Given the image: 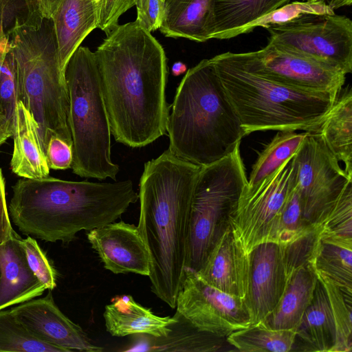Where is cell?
Returning a JSON list of instances; mask_svg holds the SVG:
<instances>
[{"label":"cell","instance_id":"obj_1","mask_svg":"<svg viewBox=\"0 0 352 352\" xmlns=\"http://www.w3.org/2000/svg\"><path fill=\"white\" fill-rule=\"evenodd\" d=\"M94 54L115 140L140 148L163 136L168 69L160 43L135 21L116 25Z\"/></svg>","mask_w":352,"mask_h":352},{"label":"cell","instance_id":"obj_2","mask_svg":"<svg viewBox=\"0 0 352 352\" xmlns=\"http://www.w3.org/2000/svg\"><path fill=\"white\" fill-rule=\"evenodd\" d=\"M201 166L168 148L146 162L139 183L138 227L147 246L151 292L175 308L186 268L190 213Z\"/></svg>","mask_w":352,"mask_h":352},{"label":"cell","instance_id":"obj_3","mask_svg":"<svg viewBox=\"0 0 352 352\" xmlns=\"http://www.w3.org/2000/svg\"><path fill=\"white\" fill-rule=\"evenodd\" d=\"M8 212L26 236L67 244L82 230L116 221L138 199L130 179L74 182L23 178L12 186Z\"/></svg>","mask_w":352,"mask_h":352},{"label":"cell","instance_id":"obj_4","mask_svg":"<svg viewBox=\"0 0 352 352\" xmlns=\"http://www.w3.org/2000/svg\"><path fill=\"white\" fill-rule=\"evenodd\" d=\"M7 31L16 71L18 98L36 122L45 151L52 136L72 146L69 100L59 60L52 19L43 16L34 0L14 17Z\"/></svg>","mask_w":352,"mask_h":352},{"label":"cell","instance_id":"obj_5","mask_svg":"<svg viewBox=\"0 0 352 352\" xmlns=\"http://www.w3.org/2000/svg\"><path fill=\"white\" fill-rule=\"evenodd\" d=\"M166 132L177 157L204 166L231 153L244 137L210 59L189 69L177 88Z\"/></svg>","mask_w":352,"mask_h":352},{"label":"cell","instance_id":"obj_6","mask_svg":"<svg viewBox=\"0 0 352 352\" xmlns=\"http://www.w3.org/2000/svg\"><path fill=\"white\" fill-rule=\"evenodd\" d=\"M244 136L256 131L318 132L338 96L295 89L241 63L232 52L210 58Z\"/></svg>","mask_w":352,"mask_h":352},{"label":"cell","instance_id":"obj_7","mask_svg":"<svg viewBox=\"0 0 352 352\" xmlns=\"http://www.w3.org/2000/svg\"><path fill=\"white\" fill-rule=\"evenodd\" d=\"M73 173L84 178L116 181L119 166L111 154V127L94 52L79 46L65 68Z\"/></svg>","mask_w":352,"mask_h":352},{"label":"cell","instance_id":"obj_8","mask_svg":"<svg viewBox=\"0 0 352 352\" xmlns=\"http://www.w3.org/2000/svg\"><path fill=\"white\" fill-rule=\"evenodd\" d=\"M248 177L240 144L229 155L201 166L190 213L186 268L198 272L230 226Z\"/></svg>","mask_w":352,"mask_h":352},{"label":"cell","instance_id":"obj_9","mask_svg":"<svg viewBox=\"0 0 352 352\" xmlns=\"http://www.w3.org/2000/svg\"><path fill=\"white\" fill-rule=\"evenodd\" d=\"M268 43L346 74L352 72V21L344 15L309 14L269 25Z\"/></svg>","mask_w":352,"mask_h":352},{"label":"cell","instance_id":"obj_10","mask_svg":"<svg viewBox=\"0 0 352 352\" xmlns=\"http://www.w3.org/2000/svg\"><path fill=\"white\" fill-rule=\"evenodd\" d=\"M294 155L277 170L252 189L241 193L230 219L234 239L250 254L259 243L269 241L278 217L295 187Z\"/></svg>","mask_w":352,"mask_h":352},{"label":"cell","instance_id":"obj_11","mask_svg":"<svg viewBox=\"0 0 352 352\" xmlns=\"http://www.w3.org/2000/svg\"><path fill=\"white\" fill-rule=\"evenodd\" d=\"M295 188L304 218L320 224L346 185L352 182L318 132H308L294 155Z\"/></svg>","mask_w":352,"mask_h":352},{"label":"cell","instance_id":"obj_12","mask_svg":"<svg viewBox=\"0 0 352 352\" xmlns=\"http://www.w3.org/2000/svg\"><path fill=\"white\" fill-rule=\"evenodd\" d=\"M176 312L197 329L219 337L251 324L244 298L226 294L186 268L176 298Z\"/></svg>","mask_w":352,"mask_h":352},{"label":"cell","instance_id":"obj_13","mask_svg":"<svg viewBox=\"0 0 352 352\" xmlns=\"http://www.w3.org/2000/svg\"><path fill=\"white\" fill-rule=\"evenodd\" d=\"M248 69L285 85L338 96L346 80L342 71L283 51L271 43L250 52L234 53Z\"/></svg>","mask_w":352,"mask_h":352},{"label":"cell","instance_id":"obj_14","mask_svg":"<svg viewBox=\"0 0 352 352\" xmlns=\"http://www.w3.org/2000/svg\"><path fill=\"white\" fill-rule=\"evenodd\" d=\"M16 320L36 339L65 352H101L87 333L69 319L56 305L52 290L45 297L33 298L10 309Z\"/></svg>","mask_w":352,"mask_h":352},{"label":"cell","instance_id":"obj_15","mask_svg":"<svg viewBox=\"0 0 352 352\" xmlns=\"http://www.w3.org/2000/svg\"><path fill=\"white\" fill-rule=\"evenodd\" d=\"M287 283L280 245L266 241L250 253L248 289L245 301L251 324L263 321L279 302Z\"/></svg>","mask_w":352,"mask_h":352},{"label":"cell","instance_id":"obj_16","mask_svg":"<svg viewBox=\"0 0 352 352\" xmlns=\"http://www.w3.org/2000/svg\"><path fill=\"white\" fill-rule=\"evenodd\" d=\"M87 236L107 270L149 276L150 255L138 226L114 221L89 230Z\"/></svg>","mask_w":352,"mask_h":352},{"label":"cell","instance_id":"obj_17","mask_svg":"<svg viewBox=\"0 0 352 352\" xmlns=\"http://www.w3.org/2000/svg\"><path fill=\"white\" fill-rule=\"evenodd\" d=\"M249 271L250 254H245L238 245L229 226L197 272L215 288L245 299Z\"/></svg>","mask_w":352,"mask_h":352},{"label":"cell","instance_id":"obj_18","mask_svg":"<svg viewBox=\"0 0 352 352\" xmlns=\"http://www.w3.org/2000/svg\"><path fill=\"white\" fill-rule=\"evenodd\" d=\"M16 233L0 245V310L41 296L47 289L30 269Z\"/></svg>","mask_w":352,"mask_h":352},{"label":"cell","instance_id":"obj_19","mask_svg":"<svg viewBox=\"0 0 352 352\" xmlns=\"http://www.w3.org/2000/svg\"><path fill=\"white\" fill-rule=\"evenodd\" d=\"M103 317L107 331L113 337L137 334L164 337L170 331L169 326L177 321L175 315L173 317L155 315L130 295L113 298L105 306Z\"/></svg>","mask_w":352,"mask_h":352},{"label":"cell","instance_id":"obj_20","mask_svg":"<svg viewBox=\"0 0 352 352\" xmlns=\"http://www.w3.org/2000/svg\"><path fill=\"white\" fill-rule=\"evenodd\" d=\"M51 19L60 64L65 70L72 54L85 37L98 28V1L62 0Z\"/></svg>","mask_w":352,"mask_h":352},{"label":"cell","instance_id":"obj_21","mask_svg":"<svg viewBox=\"0 0 352 352\" xmlns=\"http://www.w3.org/2000/svg\"><path fill=\"white\" fill-rule=\"evenodd\" d=\"M295 331L292 351L334 352L336 322L326 289L318 279L311 303Z\"/></svg>","mask_w":352,"mask_h":352},{"label":"cell","instance_id":"obj_22","mask_svg":"<svg viewBox=\"0 0 352 352\" xmlns=\"http://www.w3.org/2000/svg\"><path fill=\"white\" fill-rule=\"evenodd\" d=\"M12 137V171L22 178L42 179L48 177L50 168L36 122L21 101L16 106Z\"/></svg>","mask_w":352,"mask_h":352},{"label":"cell","instance_id":"obj_23","mask_svg":"<svg viewBox=\"0 0 352 352\" xmlns=\"http://www.w3.org/2000/svg\"><path fill=\"white\" fill-rule=\"evenodd\" d=\"M214 0H164L160 28L166 37L211 39Z\"/></svg>","mask_w":352,"mask_h":352},{"label":"cell","instance_id":"obj_24","mask_svg":"<svg viewBox=\"0 0 352 352\" xmlns=\"http://www.w3.org/2000/svg\"><path fill=\"white\" fill-rule=\"evenodd\" d=\"M175 316L177 321L169 326L170 331L166 336L137 334L136 342L125 351L214 352L230 346L226 338L197 329L177 312Z\"/></svg>","mask_w":352,"mask_h":352},{"label":"cell","instance_id":"obj_25","mask_svg":"<svg viewBox=\"0 0 352 352\" xmlns=\"http://www.w3.org/2000/svg\"><path fill=\"white\" fill-rule=\"evenodd\" d=\"M317 280L309 265L297 269L288 279L279 302L262 322L274 329H295L311 303Z\"/></svg>","mask_w":352,"mask_h":352},{"label":"cell","instance_id":"obj_26","mask_svg":"<svg viewBox=\"0 0 352 352\" xmlns=\"http://www.w3.org/2000/svg\"><path fill=\"white\" fill-rule=\"evenodd\" d=\"M318 133L352 178V90L342 88L337 100L322 122Z\"/></svg>","mask_w":352,"mask_h":352},{"label":"cell","instance_id":"obj_27","mask_svg":"<svg viewBox=\"0 0 352 352\" xmlns=\"http://www.w3.org/2000/svg\"><path fill=\"white\" fill-rule=\"evenodd\" d=\"M291 0H214L211 38L228 39L242 34L250 23Z\"/></svg>","mask_w":352,"mask_h":352},{"label":"cell","instance_id":"obj_28","mask_svg":"<svg viewBox=\"0 0 352 352\" xmlns=\"http://www.w3.org/2000/svg\"><path fill=\"white\" fill-rule=\"evenodd\" d=\"M309 265L317 276L352 293V241L325 236L321 230Z\"/></svg>","mask_w":352,"mask_h":352},{"label":"cell","instance_id":"obj_29","mask_svg":"<svg viewBox=\"0 0 352 352\" xmlns=\"http://www.w3.org/2000/svg\"><path fill=\"white\" fill-rule=\"evenodd\" d=\"M295 337V329H274L260 322L231 333L226 340L243 352H288L292 351Z\"/></svg>","mask_w":352,"mask_h":352},{"label":"cell","instance_id":"obj_30","mask_svg":"<svg viewBox=\"0 0 352 352\" xmlns=\"http://www.w3.org/2000/svg\"><path fill=\"white\" fill-rule=\"evenodd\" d=\"M308 132L278 131L259 153L248 179V189L258 185L298 150Z\"/></svg>","mask_w":352,"mask_h":352},{"label":"cell","instance_id":"obj_31","mask_svg":"<svg viewBox=\"0 0 352 352\" xmlns=\"http://www.w3.org/2000/svg\"><path fill=\"white\" fill-rule=\"evenodd\" d=\"M0 351L65 352L34 338L10 309L0 310Z\"/></svg>","mask_w":352,"mask_h":352},{"label":"cell","instance_id":"obj_32","mask_svg":"<svg viewBox=\"0 0 352 352\" xmlns=\"http://www.w3.org/2000/svg\"><path fill=\"white\" fill-rule=\"evenodd\" d=\"M316 276L326 289L336 322V344L334 352H351L352 293L346 292L324 278Z\"/></svg>","mask_w":352,"mask_h":352},{"label":"cell","instance_id":"obj_33","mask_svg":"<svg viewBox=\"0 0 352 352\" xmlns=\"http://www.w3.org/2000/svg\"><path fill=\"white\" fill-rule=\"evenodd\" d=\"M316 224L309 223L303 217L298 194L294 187L287 197L275 223L269 241L280 245L288 243Z\"/></svg>","mask_w":352,"mask_h":352},{"label":"cell","instance_id":"obj_34","mask_svg":"<svg viewBox=\"0 0 352 352\" xmlns=\"http://www.w3.org/2000/svg\"><path fill=\"white\" fill-rule=\"evenodd\" d=\"M320 225L322 234L352 241V182L346 185Z\"/></svg>","mask_w":352,"mask_h":352},{"label":"cell","instance_id":"obj_35","mask_svg":"<svg viewBox=\"0 0 352 352\" xmlns=\"http://www.w3.org/2000/svg\"><path fill=\"white\" fill-rule=\"evenodd\" d=\"M333 14L334 10L324 1H305L288 3L248 25L242 34L248 33L257 27H266L289 21L301 15Z\"/></svg>","mask_w":352,"mask_h":352},{"label":"cell","instance_id":"obj_36","mask_svg":"<svg viewBox=\"0 0 352 352\" xmlns=\"http://www.w3.org/2000/svg\"><path fill=\"white\" fill-rule=\"evenodd\" d=\"M321 230V225L316 224L291 242L279 245L287 280L297 269L309 265Z\"/></svg>","mask_w":352,"mask_h":352},{"label":"cell","instance_id":"obj_37","mask_svg":"<svg viewBox=\"0 0 352 352\" xmlns=\"http://www.w3.org/2000/svg\"><path fill=\"white\" fill-rule=\"evenodd\" d=\"M18 102L16 65L9 43L0 74V113L4 115L13 126Z\"/></svg>","mask_w":352,"mask_h":352},{"label":"cell","instance_id":"obj_38","mask_svg":"<svg viewBox=\"0 0 352 352\" xmlns=\"http://www.w3.org/2000/svg\"><path fill=\"white\" fill-rule=\"evenodd\" d=\"M28 265L47 289L56 287V272L34 238L28 236L20 239Z\"/></svg>","mask_w":352,"mask_h":352},{"label":"cell","instance_id":"obj_39","mask_svg":"<svg viewBox=\"0 0 352 352\" xmlns=\"http://www.w3.org/2000/svg\"><path fill=\"white\" fill-rule=\"evenodd\" d=\"M133 6V0H98V28L107 34L118 24L120 16Z\"/></svg>","mask_w":352,"mask_h":352},{"label":"cell","instance_id":"obj_40","mask_svg":"<svg viewBox=\"0 0 352 352\" xmlns=\"http://www.w3.org/2000/svg\"><path fill=\"white\" fill-rule=\"evenodd\" d=\"M137 8L136 21L146 31L160 29L164 15L162 0H133Z\"/></svg>","mask_w":352,"mask_h":352},{"label":"cell","instance_id":"obj_41","mask_svg":"<svg viewBox=\"0 0 352 352\" xmlns=\"http://www.w3.org/2000/svg\"><path fill=\"white\" fill-rule=\"evenodd\" d=\"M45 156L50 169L65 170L71 168L72 146L57 136L50 138Z\"/></svg>","mask_w":352,"mask_h":352},{"label":"cell","instance_id":"obj_42","mask_svg":"<svg viewBox=\"0 0 352 352\" xmlns=\"http://www.w3.org/2000/svg\"><path fill=\"white\" fill-rule=\"evenodd\" d=\"M16 233L11 225L6 199L5 181L0 168V245Z\"/></svg>","mask_w":352,"mask_h":352},{"label":"cell","instance_id":"obj_43","mask_svg":"<svg viewBox=\"0 0 352 352\" xmlns=\"http://www.w3.org/2000/svg\"><path fill=\"white\" fill-rule=\"evenodd\" d=\"M62 0H34L43 16L51 19Z\"/></svg>","mask_w":352,"mask_h":352},{"label":"cell","instance_id":"obj_44","mask_svg":"<svg viewBox=\"0 0 352 352\" xmlns=\"http://www.w3.org/2000/svg\"><path fill=\"white\" fill-rule=\"evenodd\" d=\"M14 126L6 118V117L0 113V147L6 140L13 135Z\"/></svg>","mask_w":352,"mask_h":352},{"label":"cell","instance_id":"obj_45","mask_svg":"<svg viewBox=\"0 0 352 352\" xmlns=\"http://www.w3.org/2000/svg\"><path fill=\"white\" fill-rule=\"evenodd\" d=\"M9 49V35L6 30L4 22L0 21V74L4 57Z\"/></svg>","mask_w":352,"mask_h":352},{"label":"cell","instance_id":"obj_46","mask_svg":"<svg viewBox=\"0 0 352 352\" xmlns=\"http://www.w3.org/2000/svg\"><path fill=\"white\" fill-rule=\"evenodd\" d=\"M13 0H0V21L4 22L8 14L11 12L12 8Z\"/></svg>","mask_w":352,"mask_h":352},{"label":"cell","instance_id":"obj_47","mask_svg":"<svg viewBox=\"0 0 352 352\" xmlns=\"http://www.w3.org/2000/svg\"><path fill=\"white\" fill-rule=\"evenodd\" d=\"M186 71V66L184 63L180 61L175 62L171 69L172 74L175 76H178L184 74Z\"/></svg>","mask_w":352,"mask_h":352},{"label":"cell","instance_id":"obj_48","mask_svg":"<svg viewBox=\"0 0 352 352\" xmlns=\"http://www.w3.org/2000/svg\"><path fill=\"white\" fill-rule=\"evenodd\" d=\"M352 0H330L328 5L333 10L338 9L346 6H351Z\"/></svg>","mask_w":352,"mask_h":352},{"label":"cell","instance_id":"obj_49","mask_svg":"<svg viewBox=\"0 0 352 352\" xmlns=\"http://www.w3.org/2000/svg\"><path fill=\"white\" fill-rule=\"evenodd\" d=\"M305 1H325V0H305Z\"/></svg>","mask_w":352,"mask_h":352},{"label":"cell","instance_id":"obj_50","mask_svg":"<svg viewBox=\"0 0 352 352\" xmlns=\"http://www.w3.org/2000/svg\"><path fill=\"white\" fill-rule=\"evenodd\" d=\"M162 1H164V0H162Z\"/></svg>","mask_w":352,"mask_h":352}]
</instances>
